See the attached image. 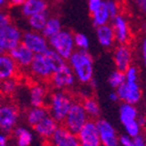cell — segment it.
I'll return each instance as SVG.
<instances>
[{"instance_id": "cell-1", "label": "cell", "mask_w": 146, "mask_h": 146, "mask_svg": "<svg viewBox=\"0 0 146 146\" xmlns=\"http://www.w3.org/2000/svg\"><path fill=\"white\" fill-rule=\"evenodd\" d=\"M66 61L79 83L88 85L94 78L93 58L88 50H75Z\"/></svg>"}, {"instance_id": "cell-2", "label": "cell", "mask_w": 146, "mask_h": 146, "mask_svg": "<svg viewBox=\"0 0 146 146\" xmlns=\"http://www.w3.org/2000/svg\"><path fill=\"white\" fill-rule=\"evenodd\" d=\"M126 81L125 83L115 89L119 99L122 102L130 103L136 105L140 102L142 98L141 86L139 83L138 68L135 66H131L126 72Z\"/></svg>"}, {"instance_id": "cell-3", "label": "cell", "mask_w": 146, "mask_h": 146, "mask_svg": "<svg viewBox=\"0 0 146 146\" xmlns=\"http://www.w3.org/2000/svg\"><path fill=\"white\" fill-rule=\"evenodd\" d=\"M73 102V96L68 90H55L48 96L46 107L49 115L58 124H62Z\"/></svg>"}, {"instance_id": "cell-4", "label": "cell", "mask_w": 146, "mask_h": 146, "mask_svg": "<svg viewBox=\"0 0 146 146\" xmlns=\"http://www.w3.org/2000/svg\"><path fill=\"white\" fill-rule=\"evenodd\" d=\"M49 47L56 51L63 58L68 60L76 50L75 42H74V34L68 30H61L54 36L48 38Z\"/></svg>"}, {"instance_id": "cell-5", "label": "cell", "mask_w": 146, "mask_h": 146, "mask_svg": "<svg viewBox=\"0 0 146 146\" xmlns=\"http://www.w3.org/2000/svg\"><path fill=\"white\" fill-rule=\"evenodd\" d=\"M89 117L84 110L82 102L74 100L66 119L62 122V125L66 129L73 132L74 134H78V132L82 129V127L85 125Z\"/></svg>"}, {"instance_id": "cell-6", "label": "cell", "mask_w": 146, "mask_h": 146, "mask_svg": "<svg viewBox=\"0 0 146 146\" xmlns=\"http://www.w3.org/2000/svg\"><path fill=\"white\" fill-rule=\"evenodd\" d=\"M22 32L13 25L0 28V54L9 53L22 42Z\"/></svg>"}, {"instance_id": "cell-7", "label": "cell", "mask_w": 146, "mask_h": 146, "mask_svg": "<svg viewBox=\"0 0 146 146\" xmlns=\"http://www.w3.org/2000/svg\"><path fill=\"white\" fill-rule=\"evenodd\" d=\"M48 83H50L54 90H68L75 85L76 77L68 62L52 74Z\"/></svg>"}, {"instance_id": "cell-8", "label": "cell", "mask_w": 146, "mask_h": 146, "mask_svg": "<svg viewBox=\"0 0 146 146\" xmlns=\"http://www.w3.org/2000/svg\"><path fill=\"white\" fill-rule=\"evenodd\" d=\"M20 117V110L15 103L9 102L0 106V129L5 133L13 131L17 119Z\"/></svg>"}, {"instance_id": "cell-9", "label": "cell", "mask_w": 146, "mask_h": 146, "mask_svg": "<svg viewBox=\"0 0 146 146\" xmlns=\"http://www.w3.org/2000/svg\"><path fill=\"white\" fill-rule=\"evenodd\" d=\"M28 71L33 78V81L42 82V83L48 82L53 74L44 59L43 54H35Z\"/></svg>"}, {"instance_id": "cell-10", "label": "cell", "mask_w": 146, "mask_h": 146, "mask_svg": "<svg viewBox=\"0 0 146 146\" xmlns=\"http://www.w3.org/2000/svg\"><path fill=\"white\" fill-rule=\"evenodd\" d=\"M77 136L80 146H101L95 119H88Z\"/></svg>"}, {"instance_id": "cell-11", "label": "cell", "mask_w": 146, "mask_h": 146, "mask_svg": "<svg viewBox=\"0 0 146 146\" xmlns=\"http://www.w3.org/2000/svg\"><path fill=\"white\" fill-rule=\"evenodd\" d=\"M96 127L99 134L101 146H119V135L107 119L98 117L95 119Z\"/></svg>"}, {"instance_id": "cell-12", "label": "cell", "mask_w": 146, "mask_h": 146, "mask_svg": "<svg viewBox=\"0 0 146 146\" xmlns=\"http://www.w3.org/2000/svg\"><path fill=\"white\" fill-rule=\"evenodd\" d=\"M22 43L34 54H43L49 48L48 40L40 32H26L22 36Z\"/></svg>"}, {"instance_id": "cell-13", "label": "cell", "mask_w": 146, "mask_h": 146, "mask_svg": "<svg viewBox=\"0 0 146 146\" xmlns=\"http://www.w3.org/2000/svg\"><path fill=\"white\" fill-rule=\"evenodd\" d=\"M110 26L115 33V43L129 44L132 35L131 29H130V25L127 19L122 13H119L115 17H112Z\"/></svg>"}, {"instance_id": "cell-14", "label": "cell", "mask_w": 146, "mask_h": 146, "mask_svg": "<svg viewBox=\"0 0 146 146\" xmlns=\"http://www.w3.org/2000/svg\"><path fill=\"white\" fill-rule=\"evenodd\" d=\"M48 142L49 146H80L77 134H74L63 125L57 127Z\"/></svg>"}, {"instance_id": "cell-15", "label": "cell", "mask_w": 146, "mask_h": 146, "mask_svg": "<svg viewBox=\"0 0 146 146\" xmlns=\"http://www.w3.org/2000/svg\"><path fill=\"white\" fill-rule=\"evenodd\" d=\"M112 59L117 70L126 72L132 66L133 53L129 44H117L113 50Z\"/></svg>"}, {"instance_id": "cell-16", "label": "cell", "mask_w": 146, "mask_h": 146, "mask_svg": "<svg viewBox=\"0 0 146 146\" xmlns=\"http://www.w3.org/2000/svg\"><path fill=\"white\" fill-rule=\"evenodd\" d=\"M22 78V71L8 53L0 54V81Z\"/></svg>"}, {"instance_id": "cell-17", "label": "cell", "mask_w": 146, "mask_h": 146, "mask_svg": "<svg viewBox=\"0 0 146 146\" xmlns=\"http://www.w3.org/2000/svg\"><path fill=\"white\" fill-rule=\"evenodd\" d=\"M10 55L13 60L15 61V63L17 64V66L20 68L21 71L23 70H28L31 64L33 57L35 54L28 48L26 45L21 42L15 48H13L12 50H10V52L8 53Z\"/></svg>"}, {"instance_id": "cell-18", "label": "cell", "mask_w": 146, "mask_h": 146, "mask_svg": "<svg viewBox=\"0 0 146 146\" xmlns=\"http://www.w3.org/2000/svg\"><path fill=\"white\" fill-rule=\"evenodd\" d=\"M48 98V90L42 82L33 81L30 85V103L34 107L46 106V99Z\"/></svg>"}, {"instance_id": "cell-19", "label": "cell", "mask_w": 146, "mask_h": 146, "mask_svg": "<svg viewBox=\"0 0 146 146\" xmlns=\"http://www.w3.org/2000/svg\"><path fill=\"white\" fill-rule=\"evenodd\" d=\"M58 126H59L58 123L56 122L51 115H48L44 117V119H42L39 123H37L33 127V129H34V131L39 136H41L45 140H48L53 135V133L55 132V130L57 129Z\"/></svg>"}, {"instance_id": "cell-20", "label": "cell", "mask_w": 146, "mask_h": 146, "mask_svg": "<svg viewBox=\"0 0 146 146\" xmlns=\"http://www.w3.org/2000/svg\"><path fill=\"white\" fill-rule=\"evenodd\" d=\"M96 37H97L98 43L105 49L112 48L115 43V33L110 24L96 28Z\"/></svg>"}, {"instance_id": "cell-21", "label": "cell", "mask_w": 146, "mask_h": 146, "mask_svg": "<svg viewBox=\"0 0 146 146\" xmlns=\"http://www.w3.org/2000/svg\"><path fill=\"white\" fill-rule=\"evenodd\" d=\"M138 115H139V111L134 104L123 102L122 104L119 105V117L122 126L125 124H128V123L136 121L138 119Z\"/></svg>"}, {"instance_id": "cell-22", "label": "cell", "mask_w": 146, "mask_h": 146, "mask_svg": "<svg viewBox=\"0 0 146 146\" xmlns=\"http://www.w3.org/2000/svg\"><path fill=\"white\" fill-rule=\"evenodd\" d=\"M46 9H48L46 0H26L22 5V13L27 17Z\"/></svg>"}, {"instance_id": "cell-23", "label": "cell", "mask_w": 146, "mask_h": 146, "mask_svg": "<svg viewBox=\"0 0 146 146\" xmlns=\"http://www.w3.org/2000/svg\"><path fill=\"white\" fill-rule=\"evenodd\" d=\"M43 56H44L45 61H46V63L48 64V66L52 71V73L58 71L59 68H61L66 62H68L62 56H60L57 52L54 51L53 49H51L50 47L44 52Z\"/></svg>"}, {"instance_id": "cell-24", "label": "cell", "mask_w": 146, "mask_h": 146, "mask_svg": "<svg viewBox=\"0 0 146 146\" xmlns=\"http://www.w3.org/2000/svg\"><path fill=\"white\" fill-rule=\"evenodd\" d=\"M81 102H82V105H83L84 110H85L89 119H97L100 117L101 110H100L99 103H98V101L95 97L88 95V96L83 97V100Z\"/></svg>"}, {"instance_id": "cell-25", "label": "cell", "mask_w": 146, "mask_h": 146, "mask_svg": "<svg viewBox=\"0 0 146 146\" xmlns=\"http://www.w3.org/2000/svg\"><path fill=\"white\" fill-rule=\"evenodd\" d=\"M48 115H49V111L46 106H41V107L32 106L26 112V119H27V123L29 124V126H31L33 128L37 123H39L42 119H44V117Z\"/></svg>"}, {"instance_id": "cell-26", "label": "cell", "mask_w": 146, "mask_h": 146, "mask_svg": "<svg viewBox=\"0 0 146 146\" xmlns=\"http://www.w3.org/2000/svg\"><path fill=\"white\" fill-rule=\"evenodd\" d=\"M61 30H62V25H61V22L58 17H49V19L47 20L44 28L42 29L41 34L43 35L46 39H48V38H50V37L57 34L58 32L61 31Z\"/></svg>"}, {"instance_id": "cell-27", "label": "cell", "mask_w": 146, "mask_h": 146, "mask_svg": "<svg viewBox=\"0 0 146 146\" xmlns=\"http://www.w3.org/2000/svg\"><path fill=\"white\" fill-rule=\"evenodd\" d=\"M91 17H92L93 26L95 28L99 27V26H103V25H106L110 23V21L111 19L110 17L106 5H105V1H103L101 6L97 10H95L93 13H91Z\"/></svg>"}, {"instance_id": "cell-28", "label": "cell", "mask_w": 146, "mask_h": 146, "mask_svg": "<svg viewBox=\"0 0 146 146\" xmlns=\"http://www.w3.org/2000/svg\"><path fill=\"white\" fill-rule=\"evenodd\" d=\"M49 17H50V13H49L48 9L31 15V17H28L30 27L36 32H41L45 24H46L47 20L49 19Z\"/></svg>"}, {"instance_id": "cell-29", "label": "cell", "mask_w": 146, "mask_h": 146, "mask_svg": "<svg viewBox=\"0 0 146 146\" xmlns=\"http://www.w3.org/2000/svg\"><path fill=\"white\" fill-rule=\"evenodd\" d=\"M20 84L19 79H7L0 81V92L4 98H12L17 93V87Z\"/></svg>"}, {"instance_id": "cell-30", "label": "cell", "mask_w": 146, "mask_h": 146, "mask_svg": "<svg viewBox=\"0 0 146 146\" xmlns=\"http://www.w3.org/2000/svg\"><path fill=\"white\" fill-rule=\"evenodd\" d=\"M13 136L17 139V146H30L33 140V135L32 133L26 128H17L13 129Z\"/></svg>"}, {"instance_id": "cell-31", "label": "cell", "mask_w": 146, "mask_h": 146, "mask_svg": "<svg viewBox=\"0 0 146 146\" xmlns=\"http://www.w3.org/2000/svg\"><path fill=\"white\" fill-rule=\"evenodd\" d=\"M108 84L112 89H117V87L125 83L126 81V76H125V72L119 71L115 68V71H112L110 75L108 76Z\"/></svg>"}, {"instance_id": "cell-32", "label": "cell", "mask_w": 146, "mask_h": 146, "mask_svg": "<svg viewBox=\"0 0 146 146\" xmlns=\"http://www.w3.org/2000/svg\"><path fill=\"white\" fill-rule=\"evenodd\" d=\"M74 42L77 49L80 50H88L89 49V40L87 36L82 33H76L74 35Z\"/></svg>"}, {"instance_id": "cell-33", "label": "cell", "mask_w": 146, "mask_h": 146, "mask_svg": "<svg viewBox=\"0 0 146 146\" xmlns=\"http://www.w3.org/2000/svg\"><path fill=\"white\" fill-rule=\"evenodd\" d=\"M105 5H106V8H107V10H108L110 19L115 17V15H117L119 13V7L117 1H115V0H106V1H105Z\"/></svg>"}, {"instance_id": "cell-34", "label": "cell", "mask_w": 146, "mask_h": 146, "mask_svg": "<svg viewBox=\"0 0 146 146\" xmlns=\"http://www.w3.org/2000/svg\"><path fill=\"white\" fill-rule=\"evenodd\" d=\"M132 3L141 15L146 17V0H132Z\"/></svg>"}, {"instance_id": "cell-35", "label": "cell", "mask_w": 146, "mask_h": 146, "mask_svg": "<svg viewBox=\"0 0 146 146\" xmlns=\"http://www.w3.org/2000/svg\"><path fill=\"white\" fill-rule=\"evenodd\" d=\"M119 146H133V138L127 134L119 135Z\"/></svg>"}, {"instance_id": "cell-36", "label": "cell", "mask_w": 146, "mask_h": 146, "mask_svg": "<svg viewBox=\"0 0 146 146\" xmlns=\"http://www.w3.org/2000/svg\"><path fill=\"white\" fill-rule=\"evenodd\" d=\"M87 1L88 8H89V12L90 13H93L95 10H97L103 2V0H87Z\"/></svg>"}, {"instance_id": "cell-37", "label": "cell", "mask_w": 146, "mask_h": 146, "mask_svg": "<svg viewBox=\"0 0 146 146\" xmlns=\"http://www.w3.org/2000/svg\"><path fill=\"white\" fill-rule=\"evenodd\" d=\"M8 25H11V17L6 13L0 12V28L8 26Z\"/></svg>"}, {"instance_id": "cell-38", "label": "cell", "mask_w": 146, "mask_h": 146, "mask_svg": "<svg viewBox=\"0 0 146 146\" xmlns=\"http://www.w3.org/2000/svg\"><path fill=\"white\" fill-rule=\"evenodd\" d=\"M133 146H146V138L142 133L133 138Z\"/></svg>"}, {"instance_id": "cell-39", "label": "cell", "mask_w": 146, "mask_h": 146, "mask_svg": "<svg viewBox=\"0 0 146 146\" xmlns=\"http://www.w3.org/2000/svg\"><path fill=\"white\" fill-rule=\"evenodd\" d=\"M140 50H141L142 61H143L144 68H145V70H146V36L141 40V44H140Z\"/></svg>"}, {"instance_id": "cell-40", "label": "cell", "mask_w": 146, "mask_h": 146, "mask_svg": "<svg viewBox=\"0 0 146 146\" xmlns=\"http://www.w3.org/2000/svg\"><path fill=\"white\" fill-rule=\"evenodd\" d=\"M137 121H138V123H139V125H140V127H141L142 129H144V128L146 127V115H140V113H139Z\"/></svg>"}, {"instance_id": "cell-41", "label": "cell", "mask_w": 146, "mask_h": 146, "mask_svg": "<svg viewBox=\"0 0 146 146\" xmlns=\"http://www.w3.org/2000/svg\"><path fill=\"white\" fill-rule=\"evenodd\" d=\"M108 98H110V100L111 101V102H117V101H119V96H117V94L115 91L110 92V94H108Z\"/></svg>"}, {"instance_id": "cell-42", "label": "cell", "mask_w": 146, "mask_h": 146, "mask_svg": "<svg viewBox=\"0 0 146 146\" xmlns=\"http://www.w3.org/2000/svg\"><path fill=\"white\" fill-rule=\"evenodd\" d=\"M26 0H9L8 2H9L10 6H19V5H23L25 3Z\"/></svg>"}, {"instance_id": "cell-43", "label": "cell", "mask_w": 146, "mask_h": 146, "mask_svg": "<svg viewBox=\"0 0 146 146\" xmlns=\"http://www.w3.org/2000/svg\"><path fill=\"white\" fill-rule=\"evenodd\" d=\"M6 140H7V137L3 136V135H0V146H5Z\"/></svg>"}, {"instance_id": "cell-44", "label": "cell", "mask_w": 146, "mask_h": 146, "mask_svg": "<svg viewBox=\"0 0 146 146\" xmlns=\"http://www.w3.org/2000/svg\"><path fill=\"white\" fill-rule=\"evenodd\" d=\"M6 3H7V0H0V8L3 7Z\"/></svg>"}, {"instance_id": "cell-45", "label": "cell", "mask_w": 146, "mask_h": 146, "mask_svg": "<svg viewBox=\"0 0 146 146\" xmlns=\"http://www.w3.org/2000/svg\"><path fill=\"white\" fill-rule=\"evenodd\" d=\"M3 98H4V97H3V95H2V93L0 92V102H1V101H2V99H3Z\"/></svg>"}, {"instance_id": "cell-46", "label": "cell", "mask_w": 146, "mask_h": 146, "mask_svg": "<svg viewBox=\"0 0 146 146\" xmlns=\"http://www.w3.org/2000/svg\"><path fill=\"white\" fill-rule=\"evenodd\" d=\"M143 30H144V32H145V34H146V22L144 23V25H143Z\"/></svg>"}]
</instances>
